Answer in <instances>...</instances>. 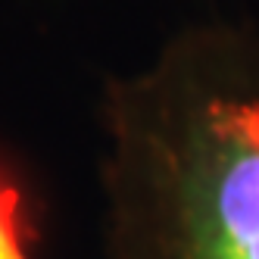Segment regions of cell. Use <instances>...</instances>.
<instances>
[{
    "label": "cell",
    "mask_w": 259,
    "mask_h": 259,
    "mask_svg": "<svg viewBox=\"0 0 259 259\" xmlns=\"http://www.w3.org/2000/svg\"><path fill=\"white\" fill-rule=\"evenodd\" d=\"M97 119L106 259H259V28L181 25Z\"/></svg>",
    "instance_id": "obj_1"
},
{
    "label": "cell",
    "mask_w": 259,
    "mask_h": 259,
    "mask_svg": "<svg viewBox=\"0 0 259 259\" xmlns=\"http://www.w3.org/2000/svg\"><path fill=\"white\" fill-rule=\"evenodd\" d=\"M0 259H41L31 206L16 175L0 162Z\"/></svg>",
    "instance_id": "obj_2"
}]
</instances>
